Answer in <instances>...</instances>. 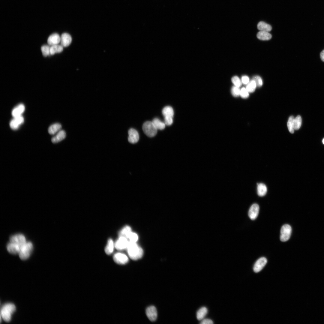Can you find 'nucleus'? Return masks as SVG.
<instances>
[{
	"instance_id": "obj_1",
	"label": "nucleus",
	"mask_w": 324,
	"mask_h": 324,
	"mask_svg": "<svg viewBox=\"0 0 324 324\" xmlns=\"http://www.w3.org/2000/svg\"><path fill=\"white\" fill-rule=\"evenodd\" d=\"M127 248L128 255L131 259L136 260L142 257L143 250L136 242H129Z\"/></svg>"
},
{
	"instance_id": "obj_2",
	"label": "nucleus",
	"mask_w": 324,
	"mask_h": 324,
	"mask_svg": "<svg viewBox=\"0 0 324 324\" xmlns=\"http://www.w3.org/2000/svg\"><path fill=\"white\" fill-rule=\"evenodd\" d=\"M16 307L11 303L6 304L3 306L1 310V316L6 322H9L11 319L12 314L15 311Z\"/></svg>"
},
{
	"instance_id": "obj_3",
	"label": "nucleus",
	"mask_w": 324,
	"mask_h": 324,
	"mask_svg": "<svg viewBox=\"0 0 324 324\" xmlns=\"http://www.w3.org/2000/svg\"><path fill=\"white\" fill-rule=\"evenodd\" d=\"M33 248V244L30 242H26L20 246L18 254L20 258L22 260L27 259L29 257Z\"/></svg>"
},
{
	"instance_id": "obj_4",
	"label": "nucleus",
	"mask_w": 324,
	"mask_h": 324,
	"mask_svg": "<svg viewBox=\"0 0 324 324\" xmlns=\"http://www.w3.org/2000/svg\"><path fill=\"white\" fill-rule=\"evenodd\" d=\"M142 129L145 134L149 137H153L157 134V129L152 122L147 121L142 125Z\"/></svg>"
},
{
	"instance_id": "obj_5",
	"label": "nucleus",
	"mask_w": 324,
	"mask_h": 324,
	"mask_svg": "<svg viewBox=\"0 0 324 324\" xmlns=\"http://www.w3.org/2000/svg\"><path fill=\"white\" fill-rule=\"evenodd\" d=\"M291 232V227L290 225L286 224L283 225L280 230V241L284 242L288 240L290 237Z\"/></svg>"
},
{
	"instance_id": "obj_6",
	"label": "nucleus",
	"mask_w": 324,
	"mask_h": 324,
	"mask_svg": "<svg viewBox=\"0 0 324 324\" xmlns=\"http://www.w3.org/2000/svg\"><path fill=\"white\" fill-rule=\"evenodd\" d=\"M113 259L116 263L120 265L125 264L128 261V256L125 254L121 253L115 254L113 256Z\"/></svg>"
},
{
	"instance_id": "obj_7",
	"label": "nucleus",
	"mask_w": 324,
	"mask_h": 324,
	"mask_svg": "<svg viewBox=\"0 0 324 324\" xmlns=\"http://www.w3.org/2000/svg\"><path fill=\"white\" fill-rule=\"evenodd\" d=\"M128 243L129 242L127 238L119 236L115 244V246L117 250H123L127 248Z\"/></svg>"
},
{
	"instance_id": "obj_8",
	"label": "nucleus",
	"mask_w": 324,
	"mask_h": 324,
	"mask_svg": "<svg viewBox=\"0 0 324 324\" xmlns=\"http://www.w3.org/2000/svg\"><path fill=\"white\" fill-rule=\"evenodd\" d=\"M10 242L21 246L26 242L25 236L20 234H17L11 236L10 239Z\"/></svg>"
},
{
	"instance_id": "obj_9",
	"label": "nucleus",
	"mask_w": 324,
	"mask_h": 324,
	"mask_svg": "<svg viewBox=\"0 0 324 324\" xmlns=\"http://www.w3.org/2000/svg\"><path fill=\"white\" fill-rule=\"evenodd\" d=\"M146 315L148 318L151 321H154L157 319V310L154 306L148 307L146 310Z\"/></svg>"
},
{
	"instance_id": "obj_10",
	"label": "nucleus",
	"mask_w": 324,
	"mask_h": 324,
	"mask_svg": "<svg viewBox=\"0 0 324 324\" xmlns=\"http://www.w3.org/2000/svg\"><path fill=\"white\" fill-rule=\"evenodd\" d=\"M267 261V259L265 257H262L258 259L253 267L254 272L257 273L260 271L265 266Z\"/></svg>"
},
{
	"instance_id": "obj_11",
	"label": "nucleus",
	"mask_w": 324,
	"mask_h": 324,
	"mask_svg": "<svg viewBox=\"0 0 324 324\" xmlns=\"http://www.w3.org/2000/svg\"><path fill=\"white\" fill-rule=\"evenodd\" d=\"M128 141L130 143L134 144L136 143L139 140V136L138 132L135 129L130 128L128 131Z\"/></svg>"
},
{
	"instance_id": "obj_12",
	"label": "nucleus",
	"mask_w": 324,
	"mask_h": 324,
	"mask_svg": "<svg viewBox=\"0 0 324 324\" xmlns=\"http://www.w3.org/2000/svg\"><path fill=\"white\" fill-rule=\"evenodd\" d=\"M259 211V206L256 203L253 204L250 207L248 212L250 218L252 220H254L257 217Z\"/></svg>"
},
{
	"instance_id": "obj_13",
	"label": "nucleus",
	"mask_w": 324,
	"mask_h": 324,
	"mask_svg": "<svg viewBox=\"0 0 324 324\" xmlns=\"http://www.w3.org/2000/svg\"><path fill=\"white\" fill-rule=\"evenodd\" d=\"M24 122V118L22 116L15 117L10 122V126L12 129L16 130L18 129Z\"/></svg>"
},
{
	"instance_id": "obj_14",
	"label": "nucleus",
	"mask_w": 324,
	"mask_h": 324,
	"mask_svg": "<svg viewBox=\"0 0 324 324\" xmlns=\"http://www.w3.org/2000/svg\"><path fill=\"white\" fill-rule=\"evenodd\" d=\"M72 41V38L68 33H63L61 36V45L63 47H66L69 46Z\"/></svg>"
},
{
	"instance_id": "obj_15",
	"label": "nucleus",
	"mask_w": 324,
	"mask_h": 324,
	"mask_svg": "<svg viewBox=\"0 0 324 324\" xmlns=\"http://www.w3.org/2000/svg\"><path fill=\"white\" fill-rule=\"evenodd\" d=\"M61 36L57 33L51 34L48 37L47 43L50 46L58 44L60 42Z\"/></svg>"
},
{
	"instance_id": "obj_16",
	"label": "nucleus",
	"mask_w": 324,
	"mask_h": 324,
	"mask_svg": "<svg viewBox=\"0 0 324 324\" xmlns=\"http://www.w3.org/2000/svg\"><path fill=\"white\" fill-rule=\"evenodd\" d=\"M7 248L8 251L12 254H19L20 251L19 245L10 242L7 244Z\"/></svg>"
},
{
	"instance_id": "obj_17",
	"label": "nucleus",
	"mask_w": 324,
	"mask_h": 324,
	"mask_svg": "<svg viewBox=\"0 0 324 324\" xmlns=\"http://www.w3.org/2000/svg\"><path fill=\"white\" fill-rule=\"evenodd\" d=\"M25 110L24 105L23 104H20L13 110L12 115L14 117L21 116L24 112Z\"/></svg>"
},
{
	"instance_id": "obj_18",
	"label": "nucleus",
	"mask_w": 324,
	"mask_h": 324,
	"mask_svg": "<svg viewBox=\"0 0 324 324\" xmlns=\"http://www.w3.org/2000/svg\"><path fill=\"white\" fill-rule=\"evenodd\" d=\"M66 134L64 130H61L58 131L57 134L51 139V141L53 143H58L64 139L66 137Z\"/></svg>"
},
{
	"instance_id": "obj_19",
	"label": "nucleus",
	"mask_w": 324,
	"mask_h": 324,
	"mask_svg": "<svg viewBox=\"0 0 324 324\" xmlns=\"http://www.w3.org/2000/svg\"><path fill=\"white\" fill-rule=\"evenodd\" d=\"M257 28L260 31L268 32L270 31L272 29L271 25L263 21H260L258 23Z\"/></svg>"
},
{
	"instance_id": "obj_20",
	"label": "nucleus",
	"mask_w": 324,
	"mask_h": 324,
	"mask_svg": "<svg viewBox=\"0 0 324 324\" xmlns=\"http://www.w3.org/2000/svg\"><path fill=\"white\" fill-rule=\"evenodd\" d=\"M267 192V188L265 184L262 183L257 184V193L259 196H264Z\"/></svg>"
},
{
	"instance_id": "obj_21",
	"label": "nucleus",
	"mask_w": 324,
	"mask_h": 324,
	"mask_svg": "<svg viewBox=\"0 0 324 324\" xmlns=\"http://www.w3.org/2000/svg\"><path fill=\"white\" fill-rule=\"evenodd\" d=\"M271 34L268 32L260 31L257 34V38L262 40H268L272 38Z\"/></svg>"
},
{
	"instance_id": "obj_22",
	"label": "nucleus",
	"mask_w": 324,
	"mask_h": 324,
	"mask_svg": "<svg viewBox=\"0 0 324 324\" xmlns=\"http://www.w3.org/2000/svg\"><path fill=\"white\" fill-rule=\"evenodd\" d=\"M62 128L61 125L58 123H55L51 125L48 128V131L50 134H54L59 131Z\"/></svg>"
},
{
	"instance_id": "obj_23",
	"label": "nucleus",
	"mask_w": 324,
	"mask_h": 324,
	"mask_svg": "<svg viewBox=\"0 0 324 324\" xmlns=\"http://www.w3.org/2000/svg\"><path fill=\"white\" fill-rule=\"evenodd\" d=\"M208 310L206 307H203L200 308L196 313V317L197 320H203Z\"/></svg>"
},
{
	"instance_id": "obj_24",
	"label": "nucleus",
	"mask_w": 324,
	"mask_h": 324,
	"mask_svg": "<svg viewBox=\"0 0 324 324\" xmlns=\"http://www.w3.org/2000/svg\"><path fill=\"white\" fill-rule=\"evenodd\" d=\"M63 47L58 44L51 46H50V55H53L56 53L61 52L63 50Z\"/></svg>"
},
{
	"instance_id": "obj_25",
	"label": "nucleus",
	"mask_w": 324,
	"mask_h": 324,
	"mask_svg": "<svg viewBox=\"0 0 324 324\" xmlns=\"http://www.w3.org/2000/svg\"><path fill=\"white\" fill-rule=\"evenodd\" d=\"M114 244L112 240L110 238L108 239L107 244L105 249L106 253L107 255L111 254L113 252Z\"/></svg>"
},
{
	"instance_id": "obj_26",
	"label": "nucleus",
	"mask_w": 324,
	"mask_h": 324,
	"mask_svg": "<svg viewBox=\"0 0 324 324\" xmlns=\"http://www.w3.org/2000/svg\"><path fill=\"white\" fill-rule=\"evenodd\" d=\"M131 232L130 227L128 226H126L120 231L119 236L123 237L128 239V236Z\"/></svg>"
},
{
	"instance_id": "obj_27",
	"label": "nucleus",
	"mask_w": 324,
	"mask_h": 324,
	"mask_svg": "<svg viewBox=\"0 0 324 324\" xmlns=\"http://www.w3.org/2000/svg\"><path fill=\"white\" fill-rule=\"evenodd\" d=\"M162 113L164 117L169 116L172 117L174 115V111L171 107L167 106L163 108L162 110Z\"/></svg>"
},
{
	"instance_id": "obj_28",
	"label": "nucleus",
	"mask_w": 324,
	"mask_h": 324,
	"mask_svg": "<svg viewBox=\"0 0 324 324\" xmlns=\"http://www.w3.org/2000/svg\"><path fill=\"white\" fill-rule=\"evenodd\" d=\"M152 122L157 129L162 130L165 128V123L160 121L158 118H156L154 119Z\"/></svg>"
},
{
	"instance_id": "obj_29",
	"label": "nucleus",
	"mask_w": 324,
	"mask_h": 324,
	"mask_svg": "<svg viewBox=\"0 0 324 324\" xmlns=\"http://www.w3.org/2000/svg\"><path fill=\"white\" fill-rule=\"evenodd\" d=\"M302 118L299 115H298L294 118L293 124L294 130H298L300 128L302 124Z\"/></svg>"
},
{
	"instance_id": "obj_30",
	"label": "nucleus",
	"mask_w": 324,
	"mask_h": 324,
	"mask_svg": "<svg viewBox=\"0 0 324 324\" xmlns=\"http://www.w3.org/2000/svg\"><path fill=\"white\" fill-rule=\"evenodd\" d=\"M256 86V82L252 80L248 84L246 89L249 92L252 93L255 91Z\"/></svg>"
},
{
	"instance_id": "obj_31",
	"label": "nucleus",
	"mask_w": 324,
	"mask_h": 324,
	"mask_svg": "<svg viewBox=\"0 0 324 324\" xmlns=\"http://www.w3.org/2000/svg\"><path fill=\"white\" fill-rule=\"evenodd\" d=\"M294 118L293 116H290L289 118L287 124L289 130L292 134L293 133L294 130L293 124Z\"/></svg>"
},
{
	"instance_id": "obj_32",
	"label": "nucleus",
	"mask_w": 324,
	"mask_h": 324,
	"mask_svg": "<svg viewBox=\"0 0 324 324\" xmlns=\"http://www.w3.org/2000/svg\"><path fill=\"white\" fill-rule=\"evenodd\" d=\"M50 46L47 45H44L41 48L43 56L46 57L50 55Z\"/></svg>"
},
{
	"instance_id": "obj_33",
	"label": "nucleus",
	"mask_w": 324,
	"mask_h": 324,
	"mask_svg": "<svg viewBox=\"0 0 324 324\" xmlns=\"http://www.w3.org/2000/svg\"><path fill=\"white\" fill-rule=\"evenodd\" d=\"M232 81L235 86L238 87H240L242 84V82L239 78L236 76L232 77L231 79Z\"/></svg>"
},
{
	"instance_id": "obj_34",
	"label": "nucleus",
	"mask_w": 324,
	"mask_h": 324,
	"mask_svg": "<svg viewBox=\"0 0 324 324\" xmlns=\"http://www.w3.org/2000/svg\"><path fill=\"white\" fill-rule=\"evenodd\" d=\"M240 90L239 87L233 86L231 90L232 94L233 96L238 97L240 95Z\"/></svg>"
},
{
	"instance_id": "obj_35",
	"label": "nucleus",
	"mask_w": 324,
	"mask_h": 324,
	"mask_svg": "<svg viewBox=\"0 0 324 324\" xmlns=\"http://www.w3.org/2000/svg\"><path fill=\"white\" fill-rule=\"evenodd\" d=\"M256 82V86L260 87L262 85V81L261 78L259 76H254L253 80Z\"/></svg>"
},
{
	"instance_id": "obj_36",
	"label": "nucleus",
	"mask_w": 324,
	"mask_h": 324,
	"mask_svg": "<svg viewBox=\"0 0 324 324\" xmlns=\"http://www.w3.org/2000/svg\"><path fill=\"white\" fill-rule=\"evenodd\" d=\"M128 239L130 242H136L138 240V237L136 233L131 232L128 236Z\"/></svg>"
},
{
	"instance_id": "obj_37",
	"label": "nucleus",
	"mask_w": 324,
	"mask_h": 324,
	"mask_svg": "<svg viewBox=\"0 0 324 324\" xmlns=\"http://www.w3.org/2000/svg\"><path fill=\"white\" fill-rule=\"evenodd\" d=\"M249 92L246 88H242L240 90V96L243 98H246L249 96Z\"/></svg>"
},
{
	"instance_id": "obj_38",
	"label": "nucleus",
	"mask_w": 324,
	"mask_h": 324,
	"mask_svg": "<svg viewBox=\"0 0 324 324\" xmlns=\"http://www.w3.org/2000/svg\"><path fill=\"white\" fill-rule=\"evenodd\" d=\"M165 123L167 125H171L173 122L172 117L169 116L165 117Z\"/></svg>"
},
{
	"instance_id": "obj_39",
	"label": "nucleus",
	"mask_w": 324,
	"mask_h": 324,
	"mask_svg": "<svg viewBox=\"0 0 324 324\" xmlns=\"http://www.w3.org/2000/svg\"><path fill=\"white\" fill-rule=\"evenodd\" d=\"M242 83L244 84H248L249 82V79L248 77L246 76H242L241 79Z\"/></svg>"
},
{
	"instance_id": "obj_40",
	"label": "nucleus",
	"mask_w": 324,
	"mask_h": 324,
	"mask_svg": "<svg viewBox=\"0 0 324 324\" xmlns=\"http://www.w3.org/2000/svg\"><path fill=\"white\" fill-rule=\"evenodd\" d=\"M213 323V321L210 319H206L202 320L200 324H212Z\"/></svg>"
},
{
	"instance_id": "obj_41",
	"label": "nucleus",
	"mask_w": 324,
	"mask_h": 324,
	"mask_svg": "<svg viewBox=\"0 0 324 324\" xmlns=\"http://www.w3.org/2000/svg\"><path fill=\"white\" fill-rule=\"evenodd\" d=\"M320 57L321 60L324 62V50L320 52Z\"/></svg>"
},
{
	"instance_id": "obj_42",
	"label": "nucleus",
	"mask_w": 324,
	"mask_h": 324,
	"mask_svg": "<svg viewBox=\"0 0 324 324\" xmlns=\"http://www.w3.org/2000/svg\"><path fill=\"white\" fill-rule=\"evenodd\" d=\"M322 142L323 143V144H324V138L323 139V140H322Z\"/></svg>"
}]
</instances>
